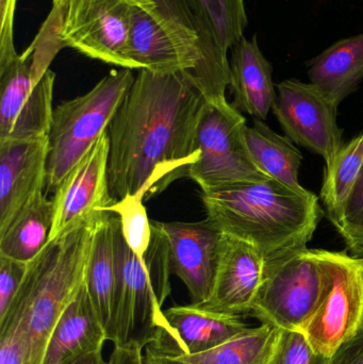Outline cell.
I'll list each match as a JSON object with an SVG mask.
<instances>
[{"label":"cell","instance_id":"cell-35","mask_svg":"<svg viewBox=\"0 0 363 364\" xmlns=\"http://www.w3.org/2000/svg\"><path fill=\"white\" fill-rule=\"evenodd\" d=\"M143 364H187L176 360V359L166 358V357L159 356L155 353L145 348V353H143Z\"/></svg>","mask_w":363,"mask_h":364},{"label":"cell","instance_id":"cell-3","mask_svg":"<svg viewBox=\"0 0 363 364\" xmlns=\"http://www.w3.org/2000/svg\"><path fill=\"white\" fill-rule=\"evenodd\" d=\"M200 199L207 218L255 246L266 262L307 247L323 216L317 195L272 178L202 192Z\"/></svg>","mask_w":363,"mask_h":364},{"label":"cell","instance_id":"cell-8","mask_svg":"<svg viewBox=\"0 0 363 364\" xmlns=\"http://www.w3.org/2000/svg\"><path fill=\"white\" fill-rule=\"evenodd\" d=\"M325 278L318 250L300 248L268 261L249 316L281 331H303L319 305Z\"/></svg>","mask_w":363,"mask_h":364},{"label":"cell","instance_id":"cell-30","mask_svg":"<svg viewBox=\"0 0 363 364\" xmlns=\"http://www.w3.org/2000/svg\"><path fill=\"white\" fill-rule=\"evenodd\" d=\"M160 15L170 29L188 45L193 47L202 55L193 19L188 10L185 0H153Z\"/></svg>","mask_w":363,"mask_h":364},{"label":"cell","instance_id":"cell-7","mask_svg":"<svg viewBox=\"0 0 363 364\" xmlns=\"http://www.w3.org/2000/svg\"><path fill=\"white\" fill-rule=\"evenodd\" d=\"M245 117L227 100L202 105L195 130L200 159L188 173L202 193L271 179L259 170L249 153Z\"/></svg>","mask_w":363,"mask_h":364},{"label":"cell","instance_id":"cell-13","mask_svg":"<svg viewBox=\"0 0 363 364\" xmlns=\"http://www.w3.org/2000/svg\"><path fill=\"white\" fill-rule=\"evenodd\" d=\"M160 224L168 240L170 272L183 280L192 304L207 303L215 288L225 233L209 218Z\"/></svg>","mask_w":363,"mask_h":364},{"label":"cell","instance_id":"cell-9","mask_svg":"<svg viewBox=\"0 0 363 364\" xmlns=\"http://www.w3.org/2000/svg\"><path fill=\"white\" fill-rule=\"evenodd\" d=\"M325 287L317 309L302 333L320 354L330 358L363 328V258L318 250Z\"/></svg>","mask_w":363,"mask_h":364},{"label":"cell","instance_id":"cell-10","mask_svg":"<svg viewBox=\"0 0 363 364\" xmlns=\"http://www.w3.org/2000/svg\"><path fill=\"white\" fill-rule=\"evenodd\" d=\"M200 42L202 65L194 85L209 102H223L229 87L228 51L249 25L244 0H185Z\"/></svg>","mask_w":363,"mask_h":364},{"label":"cell","instance_id":"cell-33","mask_svg":"<svg viewBox=\"0 0 363 364\" xmlns=\"http://www.w3.org/2000/svg\"><path fill=\"white\" fill-rule=\"evenodd\" d=\"M327 364H363V328L341 344L328 358Z\"/></svg>","mask_w":363,"mask_h":364},{"label":"cell","instance_id":"cell-29","mask_svg":"<svg viewBox=\"0 0 363 364\" xmlns=\"http://www.w3.org/2000/svg\"><path fill=\"white\" fill-rule=\"evenodd\" d=\"M337 229L350 250L356 255H363V166Z\"/></svg>","mask_w":363,"mask_h":364},{"label":"cell","instance_id":"cell-24","mask_svg":"<svg viewBox=\"0 0 363 364\" xmlns=\"http://www.w3.org/2000/svg\"><path fill=\"white\" fill-rule=\"evenodd\" d=\"M245 140L254 161L264 174L291 188H304L298 182L303 155L291 139L256 119L253 127L245 128Z\"/></svg>","mask_w":363,"mask_h":364},{"label":"cell","instance_id":"cell-11","mask_svg":"<svg viewBox=\"0 0 363 364\" xmlns=\"http://www.w3.org/2000/svg\"><path fill=\"white\" fill-rule=\"evenodd\" d=\"M55 80V73L48 70L36 82L29 48L0 66V141L48 136Z\"/></svg>","mask_w":363,"mask_h":364},{"label":"cell","instance_id":"cell-26","mask_svg":"<svg viewBox=\"0 0 363 364\" xmlns=\"http://www.w3.org/2000/svg\"><path fill=\"white\" fill-rule=\"evenodd\" d=\"M363 166V132L343 145L332 166L325 168L321 199L335 226L340 224L345 205Z\"/></svg>","mask_w":363,"mask_h":364},{"label":"cell","instance_id":"cell-28","mask_svg":"<svg viewBox=\"0 0 363 364\" xmlns=\"http://www.w3.org/2000/svg\"><path fill=\"white\" fill-rule=\"evenodd\" d=\"M327 357L318 353L302 331H281L269 364H327Z\"/></svg>","mask_w":363,"mask_h":364},{"label":"cell","instance_id":"cell-6","mask_svg":"<svg viewBox=\"0 0 363 364\" xmlns=\"http://www.w3.org/2000/svg\"><path fill=\"white\" fill-rule=\"evenodd\" d=\"M132 70H113L85 95L53 109L48 134L47 192H55L77 162L106 132L134 83Z\"/></svg>","mask_w":363,"mask_h":364},{"label":"cell","instance_id":"cell-12","mask_svg":"<svg viewBox=\"0 0 363 364\" xmlns=\"http://www.w3.org/2000/svg\"><path fill=\"white\" fill-rule=\"evenodd\" d=\"M273 112L288 138L313 151L332 166L342 149L343 132L337 121L338 106L313 83L287 79L277 85Z\"/></svg>","mask_w":363,"mask_h":364},{"label":"cell","instance_id":"cell-19","mask_svg":"<svg viewBox=\"0 0 363 364\" xmlns=\"http://www.w3.org/2000/svg\"><path fill=\"white\" fill-rule=\"evenodd\" d=\"M229 87L232 106L256 119H266L276 102L273 66L264 57L257 34L251 40L243 36L232 49Z\"/></svg>","mask_w":363,"mask_h":364},{"label":"cell","instance_id":"cell-2","mask_svg":"<svg viewBox=\"0 0 363 364\" xmlns=\"http://www.w3.org/2000/svg\"><path fill=\"white\" fill-rule=\"evenodd\" d=\"M104 211L48 240L28 262L23 284L0 318V335L23 340L25 364H42L51 333L85 282L94 233Z\"/></svg>","mask_w":363,"mask_h":364},{"label":"cell","instance_id":"cell-21","mask_svg":"<svg viewBox=\"0 0 363 364\" xmlns=\"http://www.w3.org/2000/svg\"><path fill=\"white\" fill-rule=\"evenodd\" d=\"M306 65L310 83L339 106L363 80V33L337 41Z\"/></svg>","mask_w":363,"mask_h":364},{"label":"cell","instance_id":"cell-34","mask_svg":"<svg viewBox=\"0 0 363 364\" xmlns=\"http://www.w3.org/2000/svg\"><path fill=\"white\" fill-rule=\"evenodd\" d=\"M107 364H143L142 348L131 346V348H119L114 346L110 358Z\"/></svg>","mask_w":363,"mask_h":364},{"label":"cell","instance_id":"cell-18","mask_svg":"<svg viewBox=\"0 0 363 364\" xmlns=\"http://www.w3.org/2000/svg\"><path fill=\"white\" fill-rule=\"evenodd\" d=\"M264 267L266 260L255 246L225 235L212 294L197 306L220 314L249 316Z\"/></svg>","mask_w":363,"mask_h":364},{"label":"cell","instance_id":"cell-1","mask_svg":"<svg viewBox=\"0 0 363 364\" xmlns=\"http://www.w3.org/2000/svg\"><path fill=\"white\" fill-rule=\"evenodd\" d=\"M205 102L185 70H138L107 128L113 203L127 195L147 200L188 177L200 159L195 130Z\"/></svg>","mask_w":363,"mask_h":364},{"label":"cell","instance_id":"cell-22","mask_svg":"<svg viewBox=\"0 0 363 364\" xmlns=\"http://www.w3.org/2000/svg\"><path fill=\"white\" fill-rule=\"evenodd\" d=\"M113 213L104 211L94 233L85 286L94 309L108 333L112 322L117 289V263L113 241ZM108 339V338H107Z\"/></svg>","mask_w":363,"mask_h":364},{"label":"cell","instance_id":"cell-31","mask_svg":"<svg viewBox=\"0 0 363 364\" xmlns=\"http://www.w3.org/2000/svg\"><path fill=\"white\" fill-rule=\"evenodd\" d=\"M27 269L28 262L0 255V318L12 305Z\"/></svg>","mask_w":363,"mask_h":364},{"label":"cell","instance_id":"cell-15","mask_svg":"<svg viewBox=\"0 0 363 364\" xmlns=\"http://www.w3.org/2000/svg\"><path fill=\"white\" fill-rule=\"evenodd\" d=\"M108 156L106 130L55 190L48 240L59 237L112 205L107 177Z\"/></svg>","mask_w":363,"mask_h":364},{"label":"cell","instance_id":"cell-17","mask_svg":"<svg viewBox=\"0 0 363 364\" xmlns=\"http://www.w3.org/2000/svg\"><path fill=\"white\" fill-rule=\"evenodd\" d=\"M48 136L32 140L0 141V233L47 178Z\"/></svg>","mask_w":363,"mask_h":364},{"label":"cell","instance_id":"cell-20","mask_svg":"<svg viewBox=\"0 0 363 364\" xmlns=\"http://www.w3.org/2000/svg\"><path fill=\"white\" fill-rule=\"evenodd\" d=\"M107 333L94 309L85 282L66 308L49 338L42 364H68L104 350Z\"/></svg>","mask_w":363,"mask_h":364},{"label":"cell","instance_id":"cell-37","mask_svg":"<svg viewBox=\"0 0 363 364\" xmlns=\"http://www.w3.org/2000/svg\"><path fill=\"white\" fill-rule=\"evenodd\" d=\"M362 1H363V0H362Z\"/></svg>","mask_w":363,"mask_h":364},{"label":"cell","instance_id":"cell-25","mask_svg":"<svg viewBox=\"0 0 363 364\" xmlns=\"http://www.w3.org/2000/svg\"><path fill=\"white\" fill-rule=\"evenodd\" d=\"M281 329L268 323L249 327L226 343L193 356L176 360L187 364H269L281 337ZM172 359V358H170Z\"/></svg>","mask_w":363,"mask_h":364},{"label":"cell","instance_id":"cell-27","mask_svg":"<svg viewBox=\"0 0 363 364\" xmlns=\"http://www.w3.org/2000/svg\"><path fill=\"white\" fill-rule=\"evenodd\" d=\"M144 201L139 194L127 195L104 210L119 216L124 239L140 259L144 258L153 235L151 220L147 216Z\"/></svg>","mask_w":363,"mask_h":364},{"label":"cell","instance_id":"cell-5","mask_svg":"<svg viewBox=\"0 0 363 364\" xmlns=\"http://www.w3.org/2000/svg\"><path fill=\"white\" fill-rule=\"evenodd\" d=\"M140 1L53 0L46 21L28 47L36 82L66 47L91 59L134 70L127 55L128 36L132 6Z\"/></svg>","mask_w":363,"mask_h":364},{"label":"cell","instance_id":"cell-4","mask_svg":"<svg viewBox=\"0 0 363 364\" xmlns=\"http://www.w3.org/2000/svg\"><path fill=\"white\" fill-rule=\"evenodd\" d=\"M117 289L112 322L107 338L119 348L144 350L163 322V307L172 292L170 246L157 220H151V241L140 259L126 243L119 216L113 213Z\"/></svg>","mask_w":363,"mask_h":364},{"label":"cell","instance_id":"cell-14","mask_svg":"<svg viewBox=\"0 0 363 364\" xmlns=\"http://www.w3.org/2000/svg\"><path fill=\"white\" fill-rule=\"evenodd\" d=\"M249 328L238 314H220L200 306H174L163 310V322L149 346L166 358L193 356L213 350Z\"/></svg>","mask_w":363,"mask_h":364},{"label":"cell","instance_id":"cell-36","mask_svg":"<svg viewBox=\"0 0 363 364\" xmlns=\"http://www.w3.org/2000/svg\"><path fill=\"white\" fill-rule=\"evenodd\" d=\"M68 364H107V361L102 356V350H99L83 355Z\"/></svg>","mask_w":363,"mask_h":364},{"label":"cell","instance_id":"cell-16","mask_svg":"<svg viewBox=\"0 0 363 364\" xmlns=\"http://www.w3.org/2000/svg\"><path fill=\"white\" fill-rule=\"evenodd\" d=\"M127 55L134 70H185L191 80L202 64V55L170 29L151 0L132 6Z\"/></svg>","mask_w":363,"mask_h":364},{"label":"cell","instance_id":"cell-32","mask_svg":"<svg viewBox=\"0 0 363 364\" xmlns=\"http://www.w3.org/2000/svg\"><path fill=\"white\" fill-rule=\"evenodd\" d=\"M17 0H0V66L18 55L14 45V18Z\"/></svg>","mask_w":363,"mask_h":364},{"label":"cell","instance_id":"cell-23","mask_svg":"<svg viewBox=\"0 0 363 364\" xmlns=\"http://www.w3.org/2000/svg\"><path fill=\"white\" fill-rule=\"evenodd\" d=\"M53 223V200L36 193L0 233V255L29 262L48 242Z\"/></svg>","mask_w":363,"mask_h":364}]
</instances>
